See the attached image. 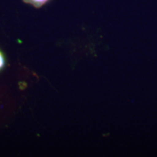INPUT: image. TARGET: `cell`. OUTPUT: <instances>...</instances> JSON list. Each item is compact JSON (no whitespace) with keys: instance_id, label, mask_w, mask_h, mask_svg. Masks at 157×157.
<instances>
[{"instance_id":"cell-2","label":"cell","mask_w":157,"mask_h":157,"mask_svg":"<svg viewBox=\"0 0 157 157\" xmlns=\"http://www.w3.org/2000/svg\"><path fill=\"white\" fill-rule=\"evenodd\" d=\"M5 58H4L3 54L0 52V70L5 66Z\"/></svg>"},{"instance_id":"cell-1","label":"cell","mask_w":157,"mask_h":157,"mask_svg":"<svg viewBox=\"0 0 157 157\" xmlns=\"http://www.w3.org/2000/svg\"><path fill=\"white\" fill-rule=\"evenodd\" d=\"M25 3L29 4V5L34 6L36 8H39L45 5L47 2H48L50 0H23Z\"/></svg>"}]
</instances>
